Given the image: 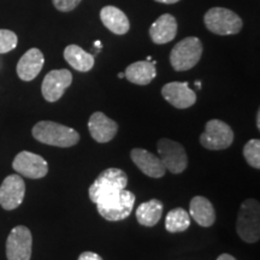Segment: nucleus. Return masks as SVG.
<instances>
[{
  "label": "nucleus",
  "mask_w": 260,
  "mask_h": 260,
  "mask_svg": "<svg viewBox=\"0 0 260 260\" xmlns=\"http://www.w3.org/2000/svg\"><path fill=\"white\" fill-rule=\"evenodd\" d=\"M236 230L247 243H254L260 239V205L258 200L247 199L241 204L237 214Z\"/></svg>",
  "instance_id": "3"
},
{
  "label": "nucleus",
  "mask_w": 260,
  "mask_h": 260,
  "mask_svg": "<svg viewBox=\"0 0 260 260\" xmlns=\"http://www.w3.org/2000/svg\"><path fill=\"white\" fill-rule=\"evenodd\" d=\"M18 38L14 31L0 29V54L8 53L17 47Z\"/></svg>",
  "instance_id": "25"
},
{
  "label": "nucleus",
  "mask_w": 260,
  "mask_h": 260,
  "mask_svg": "<svg viewBox=\"0 0 260 260\" xmlns=\"http://www.w3.org/2000/svg\"><path fill=\"white\" fill-rule=\"evenodd\" d=\"M243 157L252 168L260 169V140L252 139L243 147Z\"/></svg>",
  "instance_id": "24"
},
{
  "label": "nucleus",
  "mask_w": 260,
  "mask_h": 260,
  "mask_svg": "<svg viewBox=\"0 0 260 260\" xmlns=\"http://www.w3.org/2000/svg\"><path fill=\"white\" fill-rule=\"evenodd\" d=\"M31 134L41 144L54 147H73L80 141V134L69 126L52 121H41L32 126Z\"/></svg>",
  "instance_id": "1"
},
{
  "label": "nucleus",
  "mask_w": 260,
  "mask_h": 260,
  "mask_svg": "<svg viewBox=\"0 0 260 260\" xmlns=\"http://www.w3.org/2000/svg\"><path fill=\"white\" fill-rule=\"evenodd\" d=\"M12 168L22 176L39 180L45 177L48 172V164L41 155L22 151L16 155L12 161Z\"/></svg>",
  "instance_id": "11"
},
{
  "label": "nucleus",
  "mask_w": 260,
  "mask_h": 260,
  "mask_svg": "<svg viewBox=\"0 0 260 260\" xmlns=\"http://www.w3.org/2000/svg\"><path fill=\"white\" fill-rule=\"evenodd\" d=\"M190 226V216L188 214L186 210L177 207V209L171 210L167 214L165 218V229L169 233L176 234L186 232L188 228Z\"/></svg>",
  "instance_id": "23"
},
{
  "label": "nucleus",
  "mask_w": 260,
  "mask_h": 260,
  "mask_svg": "<svg viewBox=\"0 0 260 260\" xmlns=\"http://www.w3.org/2000/svg\"><path fill=\"white\" fill-rule=\"evenodd\" d=\"M64 58L71 68L81 73H87L94 67V56L77 45H69L65 48Z\"/></svg>",
  "instance_id": "21"
},
{
  "label": "nucleus",
  "mask_w": 260,
  "mask_h": 260,
  "mask_svg": "<svg viewBox=\"0 0 260 260\" xmlns=\"http://www.w3.org/2000/svg\"><path fill=\"white\" fill-rule=\"evenodd\" d=\"M128 176L121 169L110 168L104 170L89 187V199L94 204L106 195L125 189Z\"/></svg>",
  "instance_id": "6"
},
{
  "label": "nucleus",
  "mask_w": 260,
  "mask_h": 260,
  "mask_svg": "<svg viewBox=\"0 0 260 260\" xmlns=\"http://www.w3.org/2000/svg\"><path fill=\"white\" fill-rule=\"evenodd\" d=\"M177 34L176 18L170 14L158 17L149 28V37L157 45H164L174 40Z\"/></svg>",
  "instance_id": "17"
},
{
  "label": "nucleus",
  "mask_w": 260,
  "mask_h": 260,
  "mask_svg": "<svg viewBox=\"0 0 260 260\" xmlns=\"http://www.w3.org/2000/svg\"><path fill=\"white\" fill-rule=\"evenodd\" d=\"M162 203L158 199H152L142 203L136 210V219L144 226H154L161 218Z\"/></svg>",
  "instance_id": "22"
},
{
  "label": "nucleus",
  "mask_w": 260,
  "mask_h": 260,
  "mask_svg": "<svg viewBox=\"0 0 260 260\" xmlns=\"http://www.w3.org/2000/svg\"><path fill=\"white\" fill-rule=\"evenodd\" d=\"M159 158L171 174H181L188 167V157L183 146L170 139H160L157 144Z\"/></svg>",
  "instance_id": "8"
},
{
  "label": "nucleus",
  "mask_w": 260,
  "mask_h": 260,
  "mask_svg": "<svg viewBox=\"0 0 260 260\" xmlns=\"http://www.w3.org/2000/svg\"><path fill=\"white\" fill-rule=\"evenodd\" d=\"M260 111H258L256 113V126H258V129H260Z\"/></svg>",
  "instance_id": "30"
},
{
  "label": "nucleus",
  "mask_w": 260,
  "mask_h": 260,
  "mask_svg": "<svg viewBox=\"0 0 260 260\" xmlns=\"http://www.w3.org/2000/svg\"><path fill=\"white\" fill-rule=\"evenodd\" d=\"M217 260H236L235 258H234L233 255L230 254H226V253H224V254H220L218 258H217Z\"/></svg>",
  "instance_id": "28"
},
{
  "label": "nucleus",
  "mask_w": 260,
  "mask_h": 260,
  "mask_svg": "<svg viewBox=\"0 0 260 260\" xmlns=\"http://www.w3.org/2000/svg\"><path fill=\"white\" fill-rule=\"evenodd\" d=\"M100 19L110 31L116 35H124L129 31L130 23L126 15L116 6H105L100 11Z\"/></svg>",
  "instance_id": "19"
},
{
  "label": "nucleus",
  "mask_w": 260,
  "mask_h": 260,
  "mask_svg": "<svg viewBox=\"0 0 260 260\" xmlns=\"http://www.w3.org/2000/svg\"><path fill=\"white\" fill-rule=\"evenodd\" d=\"M25 195L24 180L19 175H9L0 186V206L12 211L22 205Z\"/></svg>",
  "instance_id": "12"
},
{
  "label": "nucleus",
  "mask_w": 260,
  "mask_h": 260,
  "mask_svg": "<svg viewBox=\"0 0 260 260\" xmlns=\"http://www.w3.org/2000/svg\"><path fill=\"white\" fill-rule=\"evenodd\" d=\"M77 260H103V258L94 252H83Z\"/></svg>",
  "instance_id": "27"
},
{
  "label": "nucleus",
  "mask_w": 260,
  "mask_h": 260,
  "mask_svg": "<svg viewBox=\"0 0 260 260\" xmlns=\"http://www.w3.org/2000/svg\"><path fill=\"white\" fill-rule=\"evenodd\" d=\"M118 77H119V79H122V77H124V74L119 73V74H118Z\"/></svg>",
  "instance_id": "32"
},
{
  "label": "nucleus",
  "mask_w": 260,
  "mask_h": 260,
  "mask_svg": "<svg viewBox=\"0 0 260 260\" xmlns=\"http://www.w3.org/2000/svg\"><path fill=\"white\" fill-rule=\"evenodd\" d=\"M135 200L134 193L122 189L102 198L95 205L98 212L103 218L110 222H118L130 216L134 209Z\"/></svg>",
  "instance_id": "2"
},
{
  "label": "nucleus",
  "mask_w": 260,
  "mask_h": 260,
  "mask_svg": "<svg viewBox=\"0 0 260 260\" xmlns=\"http://www.w3.org/2000/svg\"><path fill=\"white\" fill-rule=\"evenodd\" d=\"M234 142V132L225 122L211 119L206 123L205 132L200 136V144L210 151L229 148Z\"/></svg>",
  "instance_id": "7"
},
{
  "label": "nucleus",
  "mask_w": 260,
  "mask_h": 260,
  "mask_svg": "<svg viewBox=\"0 0 260 260\" xmlns=\"http://www.w3.org/2000/svg\"><path fill=\"white\" fill-rule=\"evenodd\" d=\"M189 216L200 226H212L216 222V211L212 203L205 197H194L189 204Z\"/></svg>",
  "instance_id": "18"
},
{
  "label": "nucleus",
  "mask_w": 260,
  "mask_h": 260,
  "mask_svg": "<svg viewBox=\"0 0 260 260\" xmlns=\"http://www.w3.org/2000/svg\"><path fill=\"white\" fill-rule=\"evenodd\" d=\"M94 45H95V47H96V50H98V51H99V50H100V48H102V47H103L102 42H100V41H95V44H94Z\"/></svg>",
  "instance_id": "31"
},
{
  "label": "nucleus",
  "mask_w": 260,
  "mask_h": 260,
  "mask_svg": "<svg viewBox=\"0 0 260 260\" xmlns=\"http://www.w3.org/2000/svg\"><path fill=\"white\" fill-rule=\"evenodd\" d=\"M73 83V74L67 69L52 70L42 81L41 93L48 103H56Z\"/></svg>",
  "instance_id": "10"
},
{
  "label": "nucleus",
  "mask_w": 260,
  "mask_h": 260,
  "mask_svg": "<svg viewBox=\"0 0 260 260\" xmlns=\"http://www.w3.org/2000/svg\"><path fill=\"white\" fill-rule=\"evenodd\" d=\"M130 157L135 162L136 167L144 172L146 176L161 178L167 172V169H165L160 158L144 148H134L130 153Z\"/></svg>",
  "instance_id": "15"
},
{
  "label": "nucleus",
  "mask_w": 260,
  "mask_h": 260,
  "mask_svg": "<svg viewBox=\"0 0 260 260\" xmlns=\"http://www.w3.org/2000/svg\"><path fill=\"white\" fill-rule=\"evenodd\" d=\"M88 129L92 138L99 144H106L115 138L118 132V124L109 118L105 113L94 112L89 117Z\"/></svg>",
  "instance_id": "14"
},
{
  "label": "nucleus",
  "mask_w": 260,
  "mask_h": 260,
  "mask_svg": "<svg viewBox=\"0 0 260 260\" xmlns=\"http://www.w3.org/2000/svg\"><path fill=\"white\" fill-rule=\"evenodd\" d=\"M32 236L30 230L24 225L15 226L6 240L8 260H30Z\"/></svg>",
  "instance_id": "9"
},
{
  "label": "nucleus",
  "mask_w": 260,
  "mask_h": 260,
  "mask_svg": "<svg viewBox=\"0 0 260 260\" xmlns=\"http://www.w3.org/2000/svg\"><path fill=\"white\" fill-rule=\"evenodd\" d=\"M161 94L169 104L180 110L188 109L197 103V94L187 82L167 83L161 88Z\"/></svg>",
  "instance_id": "13"
},
{
  "label": "nucleus",
  "mask_w": 260,
  "mask_h": 260,
  "mask_svg": "<svg viewBox=\"0 0 260 260\" xmlns=\"http://www.w3.org/2000/svg\"><path fill=\"white\" fill-rule=\"evenodd\" d=\"M155 76H157L155 64H153V61L148 60H140L130 64L124 73L125 79L138 86L149 84Z\"/></svg>",
  "instance_id": "20"
},
{
  "label": "nucleus",
  "mask_w": 260,
  "mask_h": 260,
  "mask_svg": "<svg viewBox=\"0 0 260 260\" xmlns=\"http://www.w3.org/2000/svg\"><path fill=\"white\" fill-rule=\"evenodd\" d=\"M206 28L217 35H236L242 29V19L229 9L212 8L204 16Z\"/></svg>",
  "instance_id": "4"
},
{
  "label": "nucleus",
  "mask_w": 260,
  "mask_h": 260,
  "mask_svg": "<svg viewBox=\"0 0 260 260\" xmlns=\"http://www.w3.org/2000/svg\"><path fill=\"white\" fill-rule=\"evenodd\" d=\"M54 8L61 12H69L76 9L82 0H52Z\"/></svg>",
  "instance_id": "26"
},
{
  "label": "nucleus",
  "mask_w": 260,
  "mask_h": 260,
  "mask_svg": "<svg viewBox=\"0 0 260 260\" xmlns=\"http://www.w3.org/2000/svg\"><path fill=\"white\" fill-rule=\"evenodd\" d=\"M157 3H161V4H176L180 0H155Z\"/></svg>",
  "instance_id": "29"
},
{
  "label": "nucleus",
  "mask_w": 260,
  "mask_h": 260,
  "mask_svg": "<svg viewBox=\"0 0 260 260\" xmlns=\"http://www.w3.org/2000/svg\"><path fill=\"white\" fill-rule=\"evenodd\" d=\"M45 64V58L39 48L28 50L17 63V75L22 81L29 82L40 74Z\"/></svg>",
  "instance_id": "16"
},
{
  "label": "nucleus",
  "mask_w": 260,
  "mask_h": 260,
  "mask_svg": "<svg viewBox=\"0 0 260 260\" xmlns=\"http://www.w3.org/2000/svg\"><path fill=\"white\" fill-rule=\"evenodd\" d=\"M203 54V44L198 38L188 37L175 45L170 53V63L174 70L187 71L199 63Z\"/></svg>",
  "instance_id": "5"
}]
</instances>
